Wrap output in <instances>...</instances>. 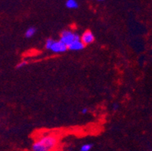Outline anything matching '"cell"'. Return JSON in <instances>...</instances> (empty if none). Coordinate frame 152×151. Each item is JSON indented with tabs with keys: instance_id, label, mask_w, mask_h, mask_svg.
Wrapping results in <instances>:
<instances>
[{
	"instance_id": "1",
	"label": "cell",
	"mask_w": 152,
	"mask_h": 151,
	"mask_svg": "<svg viewBox=\"0 0 152 151\" xmlns=\"http://www.w3.org/2000/svg\"><path fill=\"white\" fill-rule=\"evenodd\" d=\"M58 144L57 138L54 135H47L36 141L32 146L33 151H49L53 150Z\"/></svg>"
},
{
	"instance_id": "2",
	"label": "cell",
	"mask_w": 152,
	"mask_h": 151,
	"mask_svg": "<svg viewBox=\"0 0 152 151\" xmlns=\"http://www.w3.org/2000/svg\"><path fill=\"white\" fill-rule=\"evenodd\" d=\"M78 39H80V37L79 36L77 33H74L71 30H65L61 33L60 40L63 42L64 43H65L67 46H69L70 44Z\"/></svg>"
},
{
	"instance_id": "3",
	"label": "cell",
	"mask_w": 152,
	"mask_h": 151,
	"mask_svg": "<svg viewBox=\"0 0 152 151\" xmlns=\"http://www.w3.org/2000/svg\"><path fill=\"white\" fill-rule=\"evenodd\" d=\"M68 49V46L65 43H64L63 42L59 40V41H54L53 44L50 48V51L53 53L59 54L65 52Z\"/></svg>"
},
{
	"instance_id": "4",
	"label": "cell",
	"mask_w": 152,
	"mask_h": 151,
	"mask_svg": "<svg viewBox=\"0 0 152 151\" xmlns=\"http://www.w3.org/2000/svg\"><path fill=\"white\" fill-rule=\"evenodd\" d=\"M80 39L85 45H90L95 40L93 33L90 30H86L83 33L82 36L80 37Z\"/></svg>"
},
{
	"instance_id": "5",
	"label": "cell",
	"mask_w": 152,
	"mask_h": 151,
	"mask_svg": "<svg viewBox=\"0 0 152 151\" xmlns=\"http://www.w3.org/2000/svg\"><path fill=\"white\" fill-rule=\"evenodd\" d=\"M85 44L83 43L81 39L76 40L73 43L70 44L68 46V49L71 51H81L85 48Z\"/></svg>"
},
{
	"instance_id": "6",
	"label": "cell",
	"mask_w": 152,
	"mask_h": 151,
	"mask_svg": "<svg viewBox=\"0 0 152 151\" xmlns=\"http://www.w3.org/2000/svg\"><path fill=\"white\" fill-rule=\"evenodd\" d=\"M65 5L69 9H76L79 7L77 0H67L65 2Z\"/></svg>"
},
{
	"instance_id": "7",
	"label": "cell",
	"mask_w": 152,
	"mask_h": 151,
	"mask_svg": "<svg viewBox=\"0 0 152 151\" xmlns=\"http://www.w3.org/2000/svg\"><path fill=\"white\" fill-rule=\"evenodd\" d=\"M36 33H37V29H36L35 27H29L25 32V37L27 39L31 38V37H33L34 35H35Z\"/></svg>"
},
{
	"instance_id": "8",
	"label": "cell",
	"mask_w": 152,
	"mask_h": 151,
	"mask_svg": "<svg viewBox=\"0 0 152 151\" xmlns=\"http://www.w3.org/2000/svg\"><path fill=\"white\" fill-rule=\"evenodd\" d=\"M93 145L92 144H83L82 147H81L80 151H90L92 150Z\"/></svg>"
},
{
	"instance_id": "9",
	"label": "cell",
	"mask_w": 152,
	"mask_h": 151,
	"mask_svg": "<svg viewBox=\"0 0 152 151\" xmlns=\"http://www.w3.org/2000/svg\"><path fill=\"white\" fill-rule=\"evenodd\" d=\"M54 41H55V40L52 39H48L45 41V48L49 50L50 49L51 46H52V45L53 44Z\"/></svg>"
},
{
	"instance_id": "10",
	"label": "cell",
	"mask_w": 152,
	"mask_h": 151,
	"mask_svg": "<svg viewBox=\"0 0 152 151\" xmlns=\"http://www.w3.org/2000/svg\"><path fill=\"white\" fill-rule=\"evenodd\" d=\"M27 64V61H21V62H20L19 63H18V65L16 67H17L18 69L23 68V66H25Z\"/></svg>"
},
{
	"instance_id": "11",
	"label": "cell",
	"mask_w": 152,
	"mask_h": 151,
	"mask_svg": "<svg viewBox=\"0 0 152 151\" xmlns=\"http://www.w3.org/2000/svg\"><path fill=\"white\" fill-rule=\"evenodd\" d=\"M89 111V110H88V108L87 107H84L83 109L82 110V113H83V114H86V113H87V112Z\"/></svg>"
},
{
	"instance_id": "12",
	"label": "cell",
	"mask_w": 152,
	"mask_h": 151,
	"mask_svg": "<svg viewBox=\"0 0 152 151\" xmlns=\"http://www.w3.org/2000/svg\"><path fill=\"white\" fill-rule=\"evenodd\" d=\"M119 106L117 104H114V106H113V110H117V109H118Z\"/></svg>"
},
{
	"instance_id": "13",
	"label": "cell",
	"mask_w": 152,
	"mask_h": 151,
	"mask_svg": "<svg viewBox=\"0 0 152 151\" xmlns=\"http://www.w3.org/2000/svg\"><path fill=\"white\" fill-rule=\"evenodd\" d=\"M98 1H100V2H102V1H104V0H98Z\"/></svg>"
},
{
	"instance_id": "14",
	"label": "cell",
	"mask_w": 152,
	"mask_h": 151,
	"mask_svg": "<svg viewBox=\"0 0 152 151\" xmlns=\"http://www.w3.org/2000/svg\"><path fill=\"white\" fill-rule=\"evenodd\" d=\"M49 151H52V150H49Z\"/></svg>"
}]
</instances>
